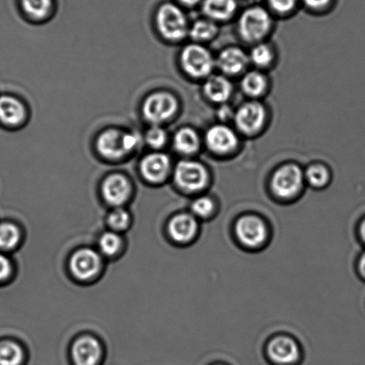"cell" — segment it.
<instances>
[{"label": "cell", "mask_w": 365, "mask_h": 365, "mask_svg": "<svg viewBox=\"0 0 365 365\" xmlns=\"http://www.w3.org/2000/svg\"><path fill=\"white\" fill-rule=\"evenodd\" d=\"M96 146L100 155L108 159L123 158L128 153L124 146V133L115 128L103 132Z\"/></svg>", "instance_id": "9a60e30c"}, {"label": "cell", "mask_w": 365, "mask_h": 365, "mask_svg": "<svg viewBox=\"0 0 365 365\" xmlns=\"http://www.w3.org/2000/svg\"><path fill=\"white\" fill-rule=\"evenodd\" d=\"M272 9L278 13L286 14L292 10L296 0H268Z\"/></svg>", "instance_id": "d6a6232c"}, {"label": "cell", "mask_w": 365, "mask_h": 365, "mask_svg": "<svg viewBox=\"0 0 365 365\" xmlns=\"http://www.w3.org/2000/svg\"><path fill=\"white\" fill-rule=\"evenodd\" d=\"M198 133L191 128H182L174 137V146L182 155H190L198 151L200 148Z\"/></svg>", "instance_id": "44dd1931"}, {"label": "cell", "mask_w": 365, "mask_h": 365, "mask_svg": "<svg viewBox=\"0 0 365 365\" xmlns=\"http://www.w3.org/2000/svg\"><path fill=\"white\" fill-rule=\"evenodd\" d=\"M207 148L216 153H227L232 151L238 145V138L231 128L218 124L211 127L206 134Z\"/></svg>", "instance_id": "7c38bea8"}, {"label": "cell", "mask_w": 365, "mask_h": 365, "mask_svg": "<svg viewBox=\"0 0 365 365\" xmlns=\"http://www.w3.org/2000/svg\"><path fill=\"white\" fill-rule=\"evenodd\" d=\"M267 356L273 365H298L302 359V350L294 339L279 336L268 343Z\"/></svg>", "instance_id": "52a82bcc"}, {"label": "cell", "mask_w": 365, "mask_h": 365, "mask_svg": "<svg viewBox=\"0 0 365 365\" xmlns=\"http://www.w3.org/2000/svg\"><path fill=\"white\" fill-rule=\"evenodd\" d=\"M130 223V215L126 210L117 207L108 216V224L115 231H124Z\"/></svg>", "instance_id": "f546056e"}, {"label": "cell", "mask_w": 365, "mask_h": 365, "mask_svg": "<svg viewBox=\"0 0 365 365\" xmlns=\"http://www.w3.org/2000/svg\"><path fill=\"white\" fill-rule=\"evenodd\" d=\"M270 14L260 6H254L242 13L239 20V32L246 41L257 42L269 32Z\"/></svg>", "instance_id": "3957f363"}, {"label": "cell", "mask_w": 365, "mask_h": 365, "mask_svg": "<svg viewBox=\"0 0 365 365\" xmlns=\"http://www.w3.org/2000/svg\"><path fill=\"white\" fill-rule=\"evenodd\" d=\"M203 91L210 101L223 103L230 98L232 87L231 82L227 78L215 75L207 78L204 84Z\"/></svg>", "instance_id": "ac0fdd59"}, {"label": "cell", "mask_w": 365, "mask_h": 365, "mask_svg": "<svg viewBox=\"0 0 365 365\" xmlns=\"http://www.w3.org/2000/svg\"><path fill=\"white\" fill-rule=\"evenodd\" d=\"M304 175L309 184L316 188L324 187L330 181V171L323 164H313Z\"/></svg>", "instance_id": "d4e9b609"}, {"label": "cell", "mask_w": 365, "mask_h": 365, "mask_svg": "<svg viewBox=\"0 0 365 365\" xmlns=\"http://www.w3.org/2000/svg\"><path fill=\"white\" fill-rule=\"evenodd\" d=\"M266 116V110L260 103H245L235 113V125L242 133L252 135L262 128Z\"/></svg>", "instance_id": "9c48e42d"}, {"label": "cell", "mask_w": 365, "mask_h": 365, "mask_svg": "<svg viewBox=\"0 0 365 365\" xmlns=\"http://www.w3.org/2000/svg\"><path fill=\"white\" fill-rule=\"evenodd\" d=\"M145 140L152 148H162L167 141V134L163 128L155 125L153 128L146 132Z\"/></svg>", "instance_id": "1f68e13d"}, {"label": "cell", "mask_w": 365, "mask_h": 365, "mask_svg": "<svg viewBox=\"0 0 365 365\" xmlns=\"http://www.w3.org/2000/svg\"><path fill=\"white\" fill-rule=\"evenodd\" d=\"M24 116V107L19 100L9 96L0 98V120L2 123L13 126L21 123Z\"/></svg>", "instance_id": "d6986e66"}, {"label": "cell", "mask_w": 365, "mask_h": 365, "mask_svg": "<svg viewBox=\"0 0 365 365\" xmlns=\"http://www.w3.org/2000/svg\"><path fill=\"white\" fill-rule=\"evenodd\" d=\"M11 273V264L5 256L0 255V281L5 280Z\"/></svg>", "instance_id": "e575fe53"}, {"label": "cell", "mask_w": 365, "mask_h": 365, "mask_svg": "<svg viewBox=\"0 0 365 365\" xmlns=\"http://www.w3.org/2000/svg\"><path fill=\"white\" fill-rule=\"evenodd\" d=\"M24 351L21 346L12 341L0 343V365H21Z\"/></svg>", "instance_id": "603a6c76"}, {"label": "cell", "mask_w": 365, "mask_h": 365, "mask_svg": "<svg viewBox=\"0 0 365 365\" xmlns=\"http://www.w3.org/2000/svg\"><path fill=\"white\" fill-rule=\"evenodd\" d=\"M141 173L146 180L152 182H162L170 173V160L162 153H151L141 163Z\"/></svg>", "instance_id": "5bb4252c"}, {"label": "cell", "mask_w": 365, "mask_h": 365, "mask_svg": "<svg viewBox=\"0 0 365 365\" xmlns=\"http://www.w3.org/2000/svg\"><path fill=\"white\" fill-rule=\"evenodd\" d=\"M139 143H140V139H139L137 134L124 133V146L127 153L133 151L135 148H137Z\"/></svg>", "instance_id": "836d02e7"}, {"label": "cell", "mask_w": 365, "mask_h": 365, "mask_svg": "<svg viewBox=\"0 0 365 365\" xmlns=\"http://www.w3.org/2000/svg\"><path fill=\"white\" fill-rule=\"evenodd\" d=\"M303 1L310 9H319L327 6L330 0H303Z\"/></svg>", "instance_id": "d590c367"}, {"label": "cell", "mask_w": 365, "mask_h": 365, "mask_svg": "<svg viewBox=\"0 0 365 365\" xmlns=\"http://www.w3.org/2000/svg\"><path fill=\"white\" fill-rule=\"evenodd\" d=\"M102 260L98 252L91 249H82L73 254L71 259V270L80 280H91L101 269Z\"/></svg>", "instance_id": "30bf717a"}, {"label": "cell", "mask_w": 365, "mask_h": 365, "mask_svg": "<svg viewBox=\"0 0 365 365\" xmlns=\"http://www.w3.org/2000/svg\"><path fill=\"white\" fill-rule=\"evenodd\" d=\"M181 63L190 76L205 78L213 71L216 61L206 48L199 44H192L182 50Z\"/></svg>", "instance_id": "5b68a950"}, {"label": "cell", "mask_w": 365, "mask_h": 365, "mask_svg": "<svg viewBox=\"0 0 365 365\" xmlns=\"http://www.w3.org/2000/svg\"><path fill=\"white\" fill-rule=\"evenodd\" d=\"M217 32V25L210 20L197 21L189 30L190 36L196 41H210L215 37Z\"/></svg>", "instance_id": "cb8c5ba5"}, {"label": "cell", "mask_w": 365, "mask_h": 365, "mask_svg": "<svg viewBox=\"0 0 365 365\" xmlns=\"http://www.w3.org/2000/svg\"><path fill=\"white\" fill-rule=\"evenodd\" d=\"M249 59L257 67L268 66L274 59L273 50L269 46L259 43L252 48Z\"/></svg>", "instance_id": "83f0119b"}, {"label": "cell", "mask_w": 365, "mask_h": 365, "mask_svg": "<svg viewBox=\"0 0 365 365\" xmlns=\"http://www.w3.org/2000/svg\"><path fill=\"white\" fill-rule=\"evenodd\" d=\"M178 109L177 99L173 95L168 92H157L145 99L143 113L149 123L159 125L171 119Z\"/></svg>", "instance_id": "8992f818"}, {"label": "cell", "mask_w": 365, "mask_h": 365, "mask_svg": "<svg viewBox=\"0 0 365 365\" xmlns=\"http://www.w3.org/2000/svg\"><path fill=\"white\" fill-rule=\"evenodd\" d=\"M213 365H227V364H215Z\"/></svg>", "instance_id": "60d3db41"}, {"label": "cell", "mask_w": 365, "mask_h": 365, "mask_svg": "<svg viewBox=\"0 0 365 365\" xmlns=\"http://www.w3.org/2000/svg\"><path fill=\"white\" fill-rule=\"evenodd\" d=\"M359 271L361 277H362L365 280V252H364L362 256L360 257L359 261Z\"/></svg>", "instance_id": "74e56055"}, {"label": "cell", "mask_w": 365, "mask_h": 365, "mask_svg": "<svg viewBox=\"0 0 365 365\" xmlns=\"http://www.w3.org/2000/svg\"><path fill=\"white\" fill-rule=\"evenodd\" d=\"M220 116L222 120H227L228 118H235V114L232 113L230 109L227 108V107H223V108L220 110Z\"/></svg>", "instance_id": "8d00e7d4"}, {"label": "cell", "mask_w": 365, "mask_h": 365, "mask_svg": "<svg viewBox=\"0 0 365 365\" xmlns=\"http://www.w3.org/2000/svg\"><path fill=\"white\" fill-rule=\"evenodd\" d=\"M102 192L107 202L120 207L130 198L131 186L124 176L120 174L112 175L103 182Z\"/></svg>", "instance_id": "4fadbf2b"}, {"label": "cell", "mask_w": 365, "mask_h": 365, "mask_svg": "<svg viewBox=\"0 0 365 365\" xmlns=\"http://www.w3.org/2000/svg\"><path fill=\"white\" fill-rule=\"evenodd\" d=\"M98 245L100 250L106 256H114L121 248V239L116 232H106L100 238Z\"/></svg>", "instance_id": "f1b7e54d"}, {"label": "cell", "mask_w": 365, "mask_h": 365, "mask_svg": "<svg viewBox=\"0 0 365 365\" xmlns=\"http://www.w3.org/2000/svg\"><path fill=\"white\" fill-rule=\"evenodd\" d=\"M241 86L246 95L256 98V96L262 95L266 91L267 80L263 73L257 71H252L245 74Z\"/></svg>", "instance_id": "7402d4cb"}, {"label": "cell", "mask_w": 365, "mask_h": 365, "mask_svg": "<svg viewBox=\"0 0 365 365\" xmlns=\"http://www.w3.org/2000/svg\"><path fill=\"white\" fill-rule=\"evenodd\" d=\"M23 9L31 16L41 19L51 9L52 0H21Z\"/></svg>", "instance_id": "4316f807"}, {"label": "cell", "mask_w": 365, "mask_h": 365, "mask_svg": "<svg viewBox=\"0 0 365 365\" xmlns=\"http://www.w3.org/2000/svg\"><path fill=\"white\" fill-rule=\"evenodd\" d=\"M180 1L186 6H195L200 2V0H180Z\"/></svg>", "instance_id": "ab89813d"}, {"label": "cell", "mask_w": 365, "mask_h": 365, "mask_svg": "<svg viewBox=\"0 0 365 365\" xmlns=\"http://www.w3.org/2000/svg\"><path fill=\"white\" fill-rule=\"evenodd\" d=\"M157 26L163 37L170 41H180L187 34V19L180 7L173 4H164L156 16Z\"/></svg>", "instance_id": "7a4b0ae2"}, {"label": "cell", "mask_w": 365, "mask_h": 365, "mask_svg": "<svg viewBox=\"0 0 365 365\" xmlns=\"http://www.w3.org/2000/svg\"><path fill=\"white\" fill-rule=\"evenodd\" d=\"M249 61V56L242 49L228 48L220 53L217 59V64L223 73L235 75L245 70L248 66Z\"/></svg>", "instance_id": "e0dca14e"}, {"label": "cell", "mask_w": 365, "mask_h": 365, "mask_svg": "<svg viewBox=\"0 0 365 365\" xmlns=\"http://www.w3.org/2000/svg\"><path fill=\"white\" fill-rule=\"evenodd\" d=\"M174 180L184 191L198 192L209 182V173L202 163L195 160H182L175 169Z\"/></svg>", "instance_id": "277c9868"}, {"label": "cell", "mask_w": 365, "mask_h": 365, "mask_svg": "<svg viewBox=\"0 0 365 365\" xmlns=\"http://www.w3.org/2000/svg\"><path fill=\"white\" fill-rule=\"evenodd\" d=\"M198 231V223L191 214H180L170 222L169 232L171 238L178 243L191 242Z\"/></svg>", "instance_id": "2e32d148"}, {"label": "cell", "mask_w": 365, "mask_h": 365, "mask_svg": "<svg viewBox=\"0 0 365 365\" xmlns=\"http://www.w3.org/2000/svg\"><path fill=\"white\" fill-rule=\"evenodd\" d=\"M102 354L98 339L91 336L77 339L71 348V359L74 365H99Z\"/></svg>", "instance_id": "8fae6325"}, {"label": "cell", "mask_w": 365, "mask_h": 365, "mask_svg": "<svg viewBox=\"0 0 365 365\" xmlns=\"http://www.w3.org/2000/svg\"><path fill=\"white\" fill-rule=\"evenodd\" d=\"M193 216L200 218H207L215 211V202L209 197L203 196L196 199L191 207Z\"/></svg>", "instance_id": "4dcf8cb0"}, {"label": "cell", "mask_w": 365, "mask_h": 365, "mask_svg": "<svg viewBox=\"0 0 365 365\" xmlns=\"http://www.w3.org/2000/svg\"><path fill=\"white\" fill-rule=\"evenodd\" d=\"M20 232L11 223L0 224V250H10L19 242Z\"/></svg>", "instance_id": "484cf974"}, {"label": "cell", "mask_w": 365, "mask_h": 365, "mask_svg": "<svg viewBox=\"0 0 365 365\" xmlns=\"http://www.w3.org/2000/svg\"><path fill=\"white\" fill-rule=\"evenodd\" d=\"M305 175L294 163L282 165L272 178V191L281 199H292L302 191Z\"/></svg>", "instance_id": "6da1fadb"}, {"label": "cell", "mask_w": 365, "mask_h": 365, "mask_svg": "<svg viewBox=\"0 0 365 365\" xmlns=\"http://www.w3.org/2000/svg\"><path fill=\"white\" fill-rule=\"evenodd\" d=\"M236 7V0H204L202 9L211 19L224 21L235 14Z\"/></svg>", "instance_id": "ffe728a7"}, {"label": "cell", "mask_w": 365, "mask_h": 365, "mask_svg": "<svg viewBox=\"0 0 365 365\" xmlns=\"http://www.w3.org/2000/svg\"><path fill=\"white\" fill-rule=\"evenodd\" d=\"M359 232L361 239H362V241L364 242L365 245V218L362 223H361L360 225Z\"/></svg>", "instance_id": "f35d334b"}, {"label": "cell", "mask_w": 365, "mask_h": 365, "mask_svg": "<svg viewBox=\"0 0 365 365\" xmlns=\"http://www.w3.org/2000/svg\"><path fill=\"white\" fill-rule=\"evenodd\" d=\"M235 234L243 245L257 248L267 238V228L264 222L254 215H246L236 222Z\"/></svg>", "instance_id": "ba28073f"}]
</instances>
